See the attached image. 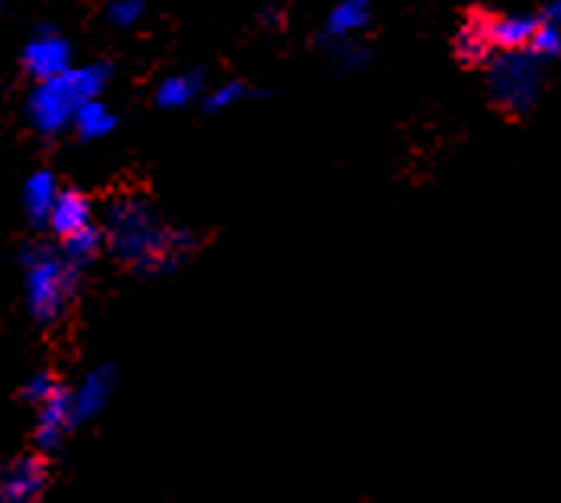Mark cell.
Returning <instances> with one entry per match:
<instances>
[{
  "label": "cell",
  "instance_id": "15",
  "mask_svg": "<svg viewBox=\"0 0 561 503\" xmlns=\"http://www.w3.org/2000/svg\"><path fill=\"white\" fill-rule=\"evenodd\" d=\"M71 129H75L78 139H84V142L107 139L113 129H116V113L104 104V98H101V101H88V104H81L78 113H75Z\"/></svg>",
  "mask_w": 561,
  "mask_h": 503
},
{
  "label": "cell",
  "instance_id": "11",
  "mask_svg": "<svg viewBox=\"0 0 561 503\" xmlns=\"http://www.w3.org/2000/svg\"><path fill=\"white\" fill-rule=\"evenodd\" d=\"M58 194H61V187H58V178L53 171H46V168L33 171L23 181V197H20L26 220L33 226H49V214L56 207Z\"/></svg>",
  "mask_w": 561,
  "mask_h": 503
},
{
  "label": "cell",
  "instance_id": "9",
  "mask_svg": "<svg viewBox=\"0 0 561 503\" xmlns=\"http://www.w3.org/2000/svg\"><path fill=\"white\" fill-rule=\"evenodd\" d=\"M491 20L484 10H471L468 20L461 23V30L455 33V56L461 65H481L491 61L494 53V39H491Z\"/></svg>",
  "mask_w": 561,
  "mask_h": 503
},
{
  "label": "cell",
  "instance_id": "10",
  "mask_svg": "<svg viewBox=\"0 0 561 503\" xmlns=\"http://www.w3.org/2000/svg\"><path fill=\"white\" fill-rule=\"evenodd\" d=\"M88 226H94V204H91L81 191L61 187L56 207H53V214H49V232L61 242V239H68V236H75V232H81V229H88Z\"/></svg>",
  "mask_w": 561,
  "mask_h": 503
},
{
  "label": "cell",
  "instance_id": "1",
  "mask_svg": "<svg viewBox=\"0 0 561 503\" xmlns=\"http://www.w3.org/2000/svg\"><path fill=\"white\" fill-rule=\"evenodd\" d=\"M101 229L104 249L139 275H171L201 245L191 229L162 224L156 207L139 194H123L111 201Z\"/></svg>",
  "mask_w": 561,
  "mask_h": 503
},
{
  "label": "cell",
  "instance_id": "5",
  "mask_svg": "<svg viewBox=\"0 0 561 503\" xmlns=\"http://www.w3.org/2000/svg\"><path fill=\"white\" fill-rule=\"evenodd\" d=\"M20 65L33 81L58 78L71 68V43L53 26H39L26 39V46L20 53Z\"/></svg>",
  "mask_w": 561,
  "mask_h": 503
},
{
  "label": "cell",
  "instance_id": "17",
  "mask_svg": "<svg viewBox=\"0 0 561 503\" xmlns=\"http://www.w3.org/2000/svg\"><path fill=\"white\" fill-rule=\"evenodd\" d=\"M65 385L58 381L56 371H49V368H39V371H33L26 381H23V391L20 397L30 403V407H39V403H46L49 397H56Z\"/></svg>",
  "mask_w": 561,
  "mask_h": 503
},
{
  "label": "cell",
  "instance_id": "8",
  "mask_svg": "<svg viewBox=\"0 0 561 503\" xmlns=\"http://www.w3.org/2000/svg\"><path fill=\"white\" fill-rule=\"evenodd\" d=\"M75 430V413H71V393L61 388L56 397L36 407V423H33V443L39 451H56L65 436Z\"/></svg>",
  "mask_w": 561,
  "mask_h": 503
},
{
  "label": "cell",
  "instance_id": "14",
  "mask_svg": "<svg viewBox=\"0 0 561 503\" xmlns=\"http://www.w3.org/2000/svg\"><path fill=\"white\" fill-rule=\"evenodd\" d=\"M371 0H339L327 16V39H355L371 23Z\"/></svg>",
  "mask_w": 561,
  "mask_h": 503
},
{
  "label": "cell",
  "instance_id": "13",
  "mask_svg": "<svg viewBox=\"0 0 561 503\" xmlns=\"http://www.w3.org/2000/svg\"><path fill=\"white\" fill-rule=\"evenodd\" d=\"M539 16H529V13H510V16H494L491 20V39H494V49H504V53H523L529 49L536 30H539Z\"/></svg>",
  "mask_w": 561,
  "mask_h": 503
},
{
  "label": "cell",
  "instance_id": "21",
  "mask_svg": "<svg viewBox=\"0 0 561 503\" xmlns=\"http://www.w3.org/2000/svg\"><path fill=\"white\" fill-rule=\"evenodd\" d=\"M526 53H533V56L539 58V61H542V58H559L561 56V30L559 26L542 20Z\"/></svg>",
  "mask_w": 561,
  "mask_h": 503
},
{
  "label": "cell",
  "instance_id": "4",
  "mask_svg": "<svg viewBox=\"0 0 561 503\" xmlns=\"http://www.w3.org/2000/svg\"><path fill=\"white\" fill-rule=\"evenodd\" d=\"M81 94L75 91L68 71L49 78V81H36V88L26 98V119L30 126L43 136V139H56L61 133L71 129L75 113L81 107Z\"/></svg>",
  "mask_w": 561,
  "mask_h": 503
},
{
  "label": "cell",
  "instance_id": "23",
  "mask_svg": "<svg viewBox=\"0 0 561 503\" xmlns=\"http://www.w3.org/2000/svg\"><path fill=\"white\" fill-rule=\"evenodd\" d=\"M542 20H546V23H556V26H561V0H549V3L542 7Z\"/></svg>",
  "mask_w": 561,
  "mask_h": 503
},
{
  "label": "cell",
  "instance_id": "18",
  "mask_svg": "<svg viewBox=\"0 0 561 503\" xmlns=\"http://www.w3.org/2000/svg\"><path fill=\"white\" fill-rule=\"evenodd\" d=\"M327 43H330V58L339 71H358L371 58V53L358 39H327Z\"/></svg>",
  "mask_w": 561,
  "mask_h": 503
},
{
  "label": "cell",
  "instance_id": "16",
  "mask_svg": "<svg viewBox=\"0 0 561 503\" xmlns=\"http://www.w3.org/2000/svg\"><path fill=\"white\" fill-rule=\"evenodd\" d=\"M58 249H61V255H65L68 262H75L78 268H84V265H91V262L101 255V249H104V229L98 224L88 226V229H81V232L61 239Z\"/></svg>",
  "mask_w": 561,
  "mask_h": 503
},
{
  "label": "cell",
  "instance_id": "2",
  "mask_svg": "<svg viewBox=\"0 0 561 503\" xmlns=\"http://www.w3.org/2000/svg\"><path fill=\"white\" fill-rule=\"evenodd\" d=\"M20 268H23V297L30 317L39 327L61 323L78 297L81 268L68 262L58 245H43V242H30L20 249Z\"/></svg>",
  "mask_w": 561,
  "mask_h": 503
},
{
  "label": "cell",
  "instance_id": "6",
  "mask_svg": "<svg viewBox=\"0 0 561 503\" xmlns=\"http://www.w3.org/2000/svg\"><path fill=\"white\" fill-rule=\"evenodd\" d=\"M46 481V458L39 451H23L0 471V503H39Z\"/></svg>",
  "mask_w": 561,
  "mask_h": 503
},
{
  "label": "cell",
  "instance_id": "3",
  "mask_svg": "<svg viewBox=\"0 0 561 503\" xmlns=\"http://www.w3.org/2000/svg\"><path fill=\"white\" fill-rule=\"evenodd\" d=\"M488 88H491V98L501 111L526 113L536 98H539V88H542V71H539V58L533 53H504V56L491 58L488 65Z\"/></svg>",
  "mask_w": 561,
  "mask_h": 503
},
{
  "label": "cell",
  "instance_id": "22",
  "mask_svg": "<svg viewBox=\"0 0 561 503\" xmlns=\"http://www.w3.org/2000/svg\"><path fill=\"white\" fill-rule=\"evenodd\" d=\"M262 26H268V30H280L284 26V13H280L278 7H265L262 10Z\"/></svg>",
  "mask_w": 561,
  "mask_h": 503
},
{
  "label": "cell",
  "instance_id": "20",
  "mask_svg": "<svg viewBox=\"0 0 561 503\" xmlns=\"http://www.w3.org/2000/svg\"><path fill=\"white\" fill-rule=\"evenodd\" d=\"M142 13H146V3L142 0H111L104 7L107 23L116 26V30H133L142 20Z\"/></svg>",
  "mask_w": 561,
  "mask_h": 503
},
{
  "label": "cell",
  "instance_id": "7",
  "mask_svg": "<svg viewBox=\"0 0 561 503\" xmlns=\"http://www.w3.org/2000/svg\"><path fill=\"white\" fill-rule=\"evenodd\" d=\"M113 388H116V368L111 362L94 365L91 371L81 375V381L75 388H68L71 393V413H75V426H84L91 420H98L107 403H111Z\"/></svg>",
  "mask_w": 561,
  "mask_h": 503
},
{
  "label": "cell",
  "instance_id": "19",
  "mask_svg": "<svg viewBox=\"0 0 561 503\" xmlns=\"http://www.w3.org/2000/svg\"><path fill=\"white\" fill-rule=\"evenodd\" d=\"M249 98V88L242 81H226L220 88H214L207 98H204V111L207 113H224L229 107H236L239 101Z\"/></svg>",
  "mask_w": 561,
  "mask_h": 503
},
{
  "label": "cell",
  "instance_id": "12",
  "mask_svg": "<svg viewBox=\"0 0 561 503\" xmlns=\"http://www.w3.org/2000/svg\"><path fill=\"white\" fill-rule=\"evenodd\" d=\"M204 84H207V75L201 68L174 71V75L159 81L156 107H162V111H184V107H191L204 94Z\"/></svg>",
  "mask_w": 561,
  "mask_h": 503
}]
</instances>
